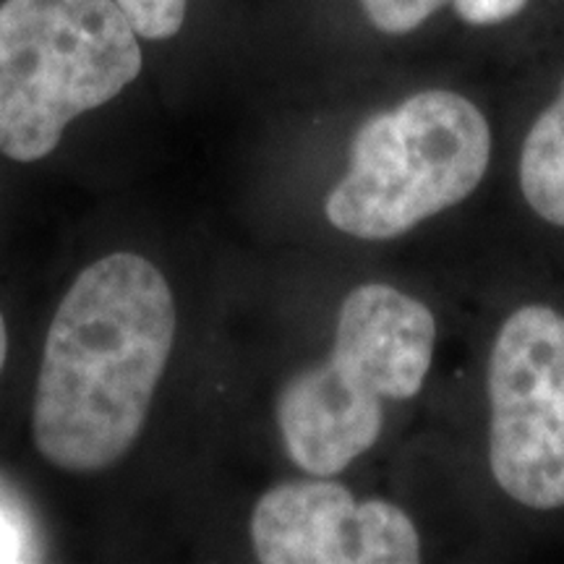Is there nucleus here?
I'll return each mask as SVG.
<instances>
[{"label":"nucleus","instance_id":"nucleus-3","mask_svg":"<svg viewBox=\"0 0 564 564\" xmlns=\"http://www.w3.org/2000/svg\"><path fill=\"white\" fill-rule=\"evenodd\" d=\"M489 154L491 131L474 100L455 89L413 91L356 131L327 220L364 241L403 236L474 194Z\"/></svg>","mask_w":564,"mask_h":564},{"label":"nucleus","instance_id":"nucleus-8","mask_svg":"<svg viewBox=\"0 0 564 564\" xmlns=\"http://www.w3.org/2000/svg\"><path fill=\"white\" fill-rule=\"evenodd\" d=\"M520 188L541 220L564 228V79L520 152Z\"/></svg>","mask_w":564,"mask_h":564},{"label":"nucleus","instance_id":"nucleus-10","mask_svg":"<svg viewBox=\"0 0 564 564\" xmlns=\"http://www.w3.org/2000/svg\"><path fill=\"white\" fill-rule=\"evenodd\" d=\"M144 40H171L186 21L188 0H116Z\"/></svg>","mask_w":564,"mask_h":564},{"label":"nucleus","instance_id":"nucleus-2","mask_svg":"<svg viewBox=\"0 0 564 564\" xmlns=\"http://www.w3.org/2000/svg\"><path fill=\"white\" fill-rule=\"evenodd\" d=\"M144 68L116 0L0 3V152L37 162L74 118L102 108Z\"/></svg>","mask_w":564,"mask_h":564},{"label":"nucleus","instance_id":"nucleus-6","mask_svg":"<svg viewBox=\"0 0 564 564\" xmlns=\"http://www.w3.org/2000/svg\"><path fill=\"white\" fill-rule=\"evenodd\" d=\"M434 314L384 282L348 293L337 316L333 361L379 398L408 400L432 369Z\"/></svg>","mask_w":564,"mask_h":564},{"label":"nucleus","instance_id":"nucleus-11","mask_svg":"<svg viewBox=\"0 0 564 564\" xmlns=\"http://www.w3.org/2000/svg\"><path fill=\"white\" fill-rule=\"evenodd\" d=\"M531 0H453L449 9L460 24L474 30H491V26L510 24L523 13Z\"/></svg>","mask_w":564,"mask_h":564},{"label":"nucleus","instance_id":"nucleus-1","mask_svg":"<svg viewBox=\"0 0 564 564\" xmlns=\"http://www.w3.org/2000/svg\"><path fill=\"white\" fill-rule=\"evenodd\" d=\"M175 340V301L137 253L89 264L55 308L34 390L32 436L68 474L108 470L144 429Z\"/></svg>","mask_w":564,"mask_h":564},{"label":"nucleus","instance_id":"nucleus-13","mask_svg":"<svg viewBox=\"0 0 564 564\" xmlns=\"http://www.w3.org/2000/svg\"><path fill=\"white\" fill-rule=\"evenodd\" d=\"M6 352H9V333H6V322H3V314H0V371H3V364H6Z\"/></svg>","mask_w":564,"mask_h":564},{"label":"nucleus","instance_id":"nucleus-12","mask_svg":"<svg viewBox=\"0 0 564 564\" xmlns=\"http://www.w3.org/2000/svg\"><path fill=\"white\" fill-rule=\"evenodd\" d=\"M17 560V535H13L9 528L0 520V562Z\"/></svg>","mask_w":564,"mask_h":564},{"label":"nucleus","instance_id":"nucleus-5","mask_svg":"<svg viewBox=\"0 0 564 564\" xmlns=\"http://www.w3.org/2000/svg\"><path fill=\"white\" fill-rule=\"evenodd\" d=\"M251 544L264 564H413V520L384 499L356 497L327 478L274 486L251 514Z\"/></svg>","mask_w":564,"mask_h":564},{"label":"nucleus","instance_id":"nucleus-9","mask_svg":"<svg viewBox=\"0 0 564 564\" xmlns=\"http://www.w3.org/2000/svg\"><path fill=\"white\" fill-rule=\"evenodd\" d=\"M453 0H358L364 17L379 34L408 37L426 26Z\"/></svg>","mask_w":564,"mask_h":564},{"label":"nucleus","instance_id":"nucleus-7","mask_svg":"<svg viewBox=\"0 0 564 564\" xmlns=\"http://www.w3.org/2000/svg\"><path fill=\"white\" fill-rule=\"evenodd\" d=\"M382 398L348 377L333 358L295 373L278 400L288 455L312 476H337L377 444Z\"/></svg>","mask_w":564,"mask_h":564},{"label":"nucleus","instance_id":"nucleus-4","mask_svg":"<svg viewBox=\"0 0 564 564\" xmlns=\"http://www.w3.org/2000/svg\"><path fill=\"white\" fill-rule=\"evenodd\" d=\"M491 474L531 510L564 507V316L523 306L489 361Z\"/></svg>","mask_w":564,"mask_h":564}]
</instances>
